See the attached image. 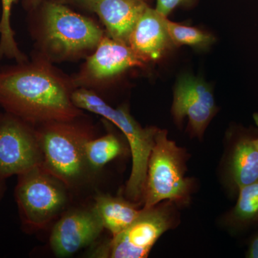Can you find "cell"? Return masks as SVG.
Segmentation results:
<instances>
[{
	"mask_svg": "<svg viewBox=\"0 0 258 258\" xmlns=\"http://www.w3.org/2000/svg\"><path fill=\"white\" fill-rule=\"evenodd\" d=\"M0 106L30 124L73 120L80 115L64 83L37 64L0 71Z\"/></svg>",
	"mask_w": 258,
	"mask_h": 258,
	"instance_id": "obj_1",
	"label": "cell"
},
{
	"mask_svg": "<svg viewBox=\"0 0 258 258\" xmlns=\"http://www.w3.org/2000/svg\"><path fill=\"white\" fill-rule=\"evenodd\" d=\"M187 158L186 150L168 138L167 131L157 129L148 163L144 210L166 200L176 205L189 203L193 182L185 177Z\"/></svg>",
	"mask_w": 258,
	"mask_h": 258,
	"instance_id": "obj_2",
	"label": "cell"
},
{
	"mask_svg": "<svg viewBox=\"0 0 258 258\" xmlns=\"http://www.w3.org/2000/svg\"><path fill=\"white\" fill-rule=\"evenodd\" d=\"M71 99L77 108L103 116L114 123L124 134L132 157V172L125 186V195L134 203L142 201L148 163L158 128H142L125 107L112 108L92 91L78 90L71 94Z\"/></svg>",
	"mask_w": 258,
	"mask_h": 258,
	"instance_id": "obj_3",
	"label": "cell"
},
{
	"mask_svg": "<svg viewBox=\"0 0 258 258\" xmlns=\"http://www.w3.org/2000/svg\"><path fill=\"white\" fill-rule=\"evenodd\" d=\"M72 120L42 123L37 131L43 156L42 166L68 187H77L91 174L85 157V145L91 134Z\"/></svg>",
	"mask_w": 258,
	"mask_h": 258,
	"instance_id": "obj_4",
	"label": "cell"
},
{
	"mask_svg": "<svg viewBox=\"0 0 258 258\" xmlns=\"http://www.w3.org/2000/svg\"><path fill=\"white\" fill-rule=\"evenodd\" d=\"M69 189L42 165L20 174L15 198L24 227L40 230L55 220L69 203Z\"/></svg>",
	"mask_w": 258,
	"mask_h": 258,
	"instance_id": "obj_5",
	"label": "cell"
},
{
	"mask_svg": "<svg viewBox=\"0 0 258 258\" xmlns=\"http://www.w3.org/2000/svg\"><path fill=\"white\" fill-rule=\"evenodd\" d=\"M171 202L142 208L140 215L127 228L111 240L98 247L93 257L110 258L147 257L157 241L176 222Z\"/></svg>",
	"mask_w": 258,
	"mask_h": 258,
	"instance_id": "obj_6",
	"label": "cell"
},
{
	"mask_svg": "<svg viewBox=\"0 0 258 258\" xmlns=\"http://www.w3.org/2000/svg\"><path fill=\"white\" fill-rule=\"evenodd\" d=\"M43 18L47 45L60 55L91 50L103 37V32L92 20L58 3H47Z\"/></svg>",
	"mask_w": 258,
	"mask_h": 258,
	"instance_id": "obj_7",
	"label": "cell"
},
{
	"mask_svg": "<svg viewBox=\"0 0 258 258\" xmlns=\"http://www.w3.org/2000/svg\"><path fill=\"white\" fill-rule=\"evenodd\" d=\"M42 163L37 131L11 113L0 114V177L19 176Z\"/></svg>",
	"mask_w": 258,
	"mask_h": 258,
	"instance_id": "obj_8",
	"label": "cell"
},
{
	"mask_svg": "<svg viewBox=\"0 0 258 258\" xmlns=\"http://www.w3.org/2000/svg\"><path fill=\"white\" fill-rule=\"evenodd\" d=\"M217 112L211 88L191 75L181 76L174 88L171 113L178 124L187 117L191 134L202 139Z\"/></svg>",
	"mask_w": 258,
	"mask_h": 258,
	"instance_id": "obj_9",
	"label": "cell"
},
{
	"mask_svg": "<svg viewBox=\"0 0 258 258\" xmlns=\"http://www.w3.org/2000/svg\"><path fill=\"white\" fill-rule=\"evenodd\" d=\"M103 230L104 227L93 206L74 209L64 213L52 228L51 249L57 257H69L91 245Z\"/></svg>",
	"mask_w": 258,
	"mask_h": 258,
	"instance_id": "obj_10",
	"label": "cell"
},
{
	"mask_svg": "<svg viewBox=\"0 0 258 258\" xmlns=\"http://www.w3.org/2000/svg\"><path fill=\"white\" fill-rule=\"evenodd\" d=\"M145 62L128 44L111 37H103L96 52L88 59L85 74L88 79L101 81L110 79L134 67H142Z\"/></svg>",
	"mask_w": 258,
	"mask_h": 258,
	"instance_id": "obj_11",
	"label": "cell"
},
{
	"mask_svg": "<svg viewBox=\"0 0 258 258\" xmlns=\"http://www.w3.org/2000/svg\"><path fill=\"white\" fill-rule=\"evenodd\" d=\"M166 18L147 6L129 36L128 45L145 62L159 60L172 45L166 28Z\"/></svg>",
	"mask_w": 258,
	"mask_h": 258,
	"instance_id": "obj_12",
	"label": "cell"
},
{
	"mask_svg": "<svg viewBox=\"0 0 258 258\" xmlns=\"http://www.w3.org/2000/svg\"><path fill=\"white\" fill-rule=\"evenodd\" d=\"M147 7L144 0H99L93 11L104 24L110 37L128 44L129 36Z\"/></svg>",
	"mask_w": 258,
	"mask_h": 258,
	"instance_id": "obj_13",
	"label": "cell"
},
{
	"mask_svg": "<svg viewBox=\"0 0 258 258\" xmlns=\"http://www.w3.org/2000/svg\"><path fill=\"white\" fill-rule=\"evenodd\" d=\"M254 139L240 136L229 149L226 175L231 187L237 192L240 188L258 181V151Z\"/></svg>",
	"mask_w": 258,
	"mask_h": 258,
	"instance_id": "obj_14",
	"label": "cell"
},
{
	"mask_svg": "<svg viewBox=\"0 0 258 258\" xmlns=\"http://www.w3.org/2000/svg\"><path fill=\"white\" fill-rule=\"evenodd\" d=\"M93 208L99 217L104 229L112 236L124 230L140 215L142 210L122 198L110 195H98Z\"/></svg>",
	"mask_w": 258,
	"mask_h": 258,
	"instance_id": "obj_15",
	"label": "cell"
},
{
	"mask_svg": "<svg viewBox=\"0 0 258 258\" xmlns=\"http://www.w3.org/2000/svg\"><path fill=\"white\" fill-rule=\"evenodd\" d=\"M237 195L228 222L234 229L243 230L258 223V181L240 188Z\"/></svg>",
	"mask_w": 258,
	"mask_h": 258,
	"instance_id": "obj_16",
	"label": "cell"
},
{
	"mask_svg": "<svg viewBox=\"0 0 258 258\" xmlns=\"http://www.w3.org/2000/svg\"><path fill=\"white\" fill-rule=\"evenodd\" d=\"M124 153V146L113 134L90 139L85 145V157L91 172L99 170Z\"/></svg>",
	"mask_w": 258,
	"mask_h": 258,
	"instance_id": "obj_17",
	"label": "cell"
},
{
	"mask_svg": "<svg viewBox=\"0 0 258 258\" xmlns=\"http://www.w3.org/2000/svg\"><path fill=\"white\" fill-rule=\"evenodd\" d=\"M16 1L2 0L3 10L0 18V59L6 57L15 59L19 63H23L25 57L18 48L11 25L12 8Z\"/></svg>",
	"mask_w": 258,
	"mask_h": 258,
	"instance_id": "obj_18",
	"label": "cell"
},
{
	"mask_svg": "<svg viewBox=\"0 0 258 258\" xmlns=\"http://www.w3.org/2000/svg\"><path fill=\"white\" fill-rule=\"evenodd\" d=\"M165 25L171 43L176 46L189 45L197 48H204L210 46L215 41L212 35L198 28L176 23L167 18L165 20Z\"/></svg>",
	"mask_w": 258,
	"mask_h": 258,
	"instance_id": "obj_19",
	"label": "cell"
},
{
	"mask_svg": "<svg viewBox=\"0 0 258 258\" xmlns=\"http://www.w3.org/2000/svg\"><path fill=\"white\" fill-rule=\"evenodd\" d=\"M186 0H157L156 10L164 17H167L176 7Z\"/></svg>",
	"mask_w": 258,
	"mask_h": 258,
	"instance_id": "obj_20",
	"label": "cell"
},
{
	"mask_svg": "<svg viewBox=\"0 0 258 258\" xmlns=\"http://www.w3.org/2000/svg\"><path fill=\"white\" fill-rule=\"evenodd\" d=\"M245 257L247 258H258V232L249 242Z\"/></svg>",
	"mask_w": 258,
	"mask_h": 258,
	"instance_id": "obj_21",
	"label": "cell"
},
{
	"mask_svg": "<svg viewBox=\"0 0 258 258\" xmlns=\"http://www.w3.org/2000/svg\"><path fill=\"white\" fill-rule=\"evenodd\" d=\"M76 3H80V4L84 5L86 8L91 10H92L94 8L95 5L97 4L99 0H74Z\"/></svg>",
	"mask_w": 258,
	"mask_h": 258,
	"instance_id": "obj_22",
	"label": "cell"
},
{
	"mask_svg": "<svg viewBox=\"0 0 258 258\" xmlns=\"http://www.w3.org/2000/svg\"><path fill=\"white\" fill-rule=\"evenodd\" d=\"M5 180V179H2V178L0 177V200H1V198H3V195H4L5 189H6Z\"/></svg>",
	"mask_w": 258,
	"mask_h": 258,
	"instance_id": "obj_23",
	"label": "cell"
},
{
	"mask_svg": "<svg viewBox=\"0 0 258 258\" xmlns=\"http://www.w3.org/2000/svg\"><path fill=\"white\" fill-rule=\"evenodd\" d=\"M253 119L254 120V123H255L256 125H257L258 128V113H254L253 115ZM254 144L255 145L256 149L258 151V137L257 138L254 139Z\"/></svg>",
	"mask_w": 258,
	"mask_h": 258,
	"instance_id": "obj_24",
	"label": "cell"
}]
</instances>
